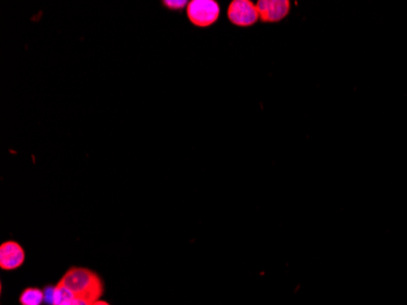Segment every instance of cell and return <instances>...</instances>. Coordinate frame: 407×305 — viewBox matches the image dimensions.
Listing matches in <instances>:
<instances>
[{"instance_id": "9c48e42d", "label": "cell", "mask_w": 407, "mask_h": 305, "mask_svg": "<svg viewBox=\"0 0 407 305\" xmlns=\"http://www.w3.org/2000/svg\"><path fill=\"white\" fill-rule=\"evenodd\" d=\"M93 305H110L109 303H106V301H96V303H94V304Z\"/></svg>"}, {"instance_id": "8992f818", "label": "cell", "mask_w": 407, "mask_h": 305, "mask_svg": "<svg viewBox=\"0 0 407 305\" xmlns=\"http://www.w3.org/2000/svg\"><path fill=\"white\" fill-rule=\"evenodd\" d=\"M43 301H44V293L34 287L26 289L20 297L22 305H41Z\"/></svg>"}, {"instance_id": "7a4b0ae2", "label": "cell", "mask_w": 407, "mask_h": 305, "mask_svg": "<svg viewBox=\"0 0 407 305\" xmlns=\"http://www.w3.org/2000/svg\"><path fill=\"white\" fill-rule=\"evenodd\" d=\"M221 9L216 0H192L187 6L189 21L197 27H210L219 20Z\"/></svg>"}, {"instance_id": "3957f363", "label": "cell", "mask_w": 407, "mask_h": 305, "mask_svg": "<svg viewBox=\"0 0 407 305\" xmlns=\"http://www.w3.org/2000/svg\"><path fill=\"white\" fill-rule=\"evenodd\" d=\"M227 16L233 25L238 27H250L260 19L257 4H254L252 0H232L227 9Z\"/></svg>"}, {"instance_id": "52a82bcc", "label": "cell", "mask_w": 407, "mask_h": 305, "mask_svg": "<svg viewBox=\"0 0 407 305\" xmlns=\"http://www.w3.org/2000/svg\"><path fill=\"white\" fill-rule=\"evenodd\" d=\"M165 8L170 9V10H182V9L187 8L188 6V1L187 0H165L163 1Z\"/></svg>"}, {"instance_id": "6da1fadb", "label": "cell", "mask_w": 407, "mask_h": 305, "mask_svg": "<svg viewBox=\"0 0 407 305\" xmlns=\"http://www.w3.org/2000/svg\"><path fill=\"white\" fill-rule=\"evenodd\" d=\"M104 293V284L96 272L86 267H71L53 289V305L78 299L93 305Z\"/></svg>"}, {"instance_id": "5b68a950", "label": "cell", "mask_w": 407, "mask_h": 305, "mask_svg": "<svg viewBox=\"0 0 407 305\" xmlns=\"http://www.w3.org/2000/svg\"><path fill=\"white\" fill-rule=\"evenodd\" d=\"M25 250L17 242H4L0 246V267L3 270H15L25 263Z\"/></svg>"}, {"instance_id": "ba28073f", "label": "cell", "mask_w": 407, "mask_h": 305, "mask_svg": "<svg viewBox=\"0 0 407 305\" xmlns=\"http://www.w3.org/2000/svg\"><path fill=\"white\" fill-rule=\"evenodd\" d=\"M60 305H91L87 301H78V299H73V301H66L63 304Z\"/></svg>"}, {"instance_id": "277c9868", "label": "cell", "mask_w": 407, "mask_h": 305, "mask_svg": "<svg viewBox=\"0 0 407 305\" xmlns=\"http://www.w3.org/2000/svg\"><path fill=\"white\" fill-rule=\"evenodd\" d=\"M257 11L261 21L264 24L279 22L288 16L290 11L289 0H259Z\"/></svg>"}]
</instances>
